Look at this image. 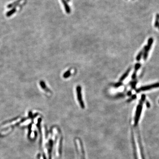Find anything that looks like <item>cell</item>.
I'll return each mask as SVG.
<instances>
[{"label": "cell", "instance_id": "obj_1", "mask_svg": "<svg viewBox=\"0 0 159 159\" xmlns=\"http://www.w3.org/2000/svg\"><path fill=\"white\" fill-rule=\"evenodd\" d=\"M146 96L145 95L143 94L141 96V99L140 100L139 103L136 108L135 114L134 117V126L135 127H137L138 125V123L140 121V118L142 113V109H143V103L145 100Z\"/></svg>", "mask_w": 159, "mask_h": 159}, {"label": "cell", "instance_id": "obj_2", "mask_svg": "<svg viewBox=\"0 0 159 159\" xmlns=\"http://www.w3.org/2000/svg\"><path fill=\"white\" fill-rule=\"evenodd\" d=\"M75 143L77 148L76 149L79 155L80 159H85L84 147L81 140L79 138H76L75 139Z\"/></svg>", "mask_w": 159, "mask_h": 159}, {"label": "cell", "instance_id": "obj_3", "mask_svg": "<svg viewBox=\"0 0 159 159\" xmlns=\"http://www.w3.org/2000/svg\"><path fill=\"white\" fill-rule=\"evenodd\" d=\"M153 38H149L148 41L147 45L144 48V54H143V59L144 60H146L148 56V53L152 45H153Z\"/></svg>", "mask_w": 159, "mask_h": 159}, {"label": "cell", "instance_id": "obj_4", "mask_svg": "<svg viewBox=\"0 0 159 159\" xmlns=\"http://www.w3.org/2000/svg\"><path fill=\"white\" fill-rule=\"evenodd\" d=\"M76 92H77V95L78 97V100L80 107L84 109L85 108V105L84 104V101L83 100L82 95L81 87L80 85L77 87L76 88Z\"/></svg>", "mask_w": 159, "mask_h": 159}, {"label": "cell", "instance_id": "obj_5", "mask_svg": "<svg viewBox=\"0 0 159 159\" xmlns=\"http://www.w3.org/2000/svg\"><path fill=\"white\" fill-rule=\"evenodd\" d=\"M159 87V83H156L154 84H152L150 85H146V86H142L138 90H137L136 92L137 93H139L142 91H145L149 90L153 88H157Z\"/></svg>", "mask_w": 159, "mask_h": 159}, {"label": "cell", "instance_id": "obj_6", "mask_svg": "<svg viewBox=\"0 0 159 159\" xmlns=\"http://www.w3.org/2000/svg\"><path fill=\"white\" fill-rule=\"evenodd\" d=\"M62 0V1L63 2V4L64 6V9H65V10L66 11V13H68V14L70 13L71 9H70V8L69 7V4L67 3L66 0Z\"/></svg>", "mask_w": 159, "mask_h": 159}, {"label": "cell", "instance_id": "obj_7", "mask_svg": "<svg viewBox=\"0 0 159 159\" xmlns=\"http://www.w3.org/2000/svg\"><path fill=\"white\" fill-rule=\"evenodd\" d=\"M48 148V153H49V159H51V153L52 148L53 146V142L52 140L49 141V144Z\"/></svg>", "mask_w": 159, "mask_h": 159}, {"label": "cell", "instance_id": "obj_8", "mask_svg": "<svg viewBox=\"0 0 159 159\" xmlns=\"http://www.w3.org/2000/svg\"><path fill=\"white\" fill-rule=\"evenodd\" d=\"M40 85L41 88H42V89H43L45 91H46V92H48V93H51V91L50 90L49 88H48L47 86H46L45 82L43 80H41L40 81Z\"/></svg>", "mask_w": 159, "mask_h": 159}, {"label": "cell", "instance_id": "obj_9", "mask_svg": "<svg viewBox=\"0 0 159 159\" xmlns=\"http://www.w3.org/2000/svg\"><path fill=\"white\" fill-rule=\"evenodd\" d=\"M131 69L130 68H129V69H128L126 72H125V73L123 74V75L122 76V77H121L120 79H119V81L122 82L124 80L127 78L128 76L129 75V73L130 71H131Z\"/></svg>", "mask_w": 159, "mask_h": 159}, {"label": "cell", "instance_id": "obj_10", "mask_svg": "<svg viewBox=\"0 0 159 159\" xmlns=\"http://www.w3.org/2000/svg\"><path fill=\"white\" fill-rule=\"evenodd\" d=\"M16 9H15V8H13V9H11V10L9 11V12H8L6 13V16L7 17H9L10 16L12 15H13L14 13H15L16 12Z\"/></svg>", "mask_w": 159, "mask_h": 159}, {"label": "cell", "instance_id": "obj_11", "mask_svg": "<svg viewBox=\"0 0 159 159\" xmlns=\"http://www.w3.org/2000/svg\"><path fill=\"white\" fill-rule=\"evenodd\" d=\"M144 49H143L138 54V55L137 56V57H136V60L137 61H139L141 60V59L142 58V57L144 54Z\"/></svg>", "mask_w": 159, "mask_h": 159}, {"label": "cell", "instance_id": "obj_12", "mask_svg": "<svg viewBox=\"0 0 159 159\" xmlns=\"http://www.w3.org/2000/svg\"><path fill=\"white\" fill-rule=\"evenodd\" d=\"M70 75H71V71H70V70H67L66 72H65L64 73V74L63 75V77L65 79H66V78H69L70 76Z\"/></svg>", "mask_w": 159, "mask_h": 159}, {"label": "cell", "instance_id": "obj_13", "mask_svg": "<svg viewBox=\"0 0 159 159\" xmlns=\"http://www.w3.org/2000/svg\"><path fill=\"white\" fill-rule=\"evenodd\" d=\"M159 24V14L157 13L156 15V19H155V24L154 26L155 27H157Z\"/></svg>", "mask_w": 159, "mask_h": 159}, {"label": "cell", "instance_id": "obj_14", "mask_svg": "<svg viewBox=\"0 0 159 159\" xmlns=\"http://www.w3.org/2000/svg\"><path fill=\"white\" fill-rule=\"evenodd\" d=\"M20 1V0H18L16 2L13 3L12 4H9L8 5V8H12L13 7L15 6L16 5H17V4H19V3Z\"/></svg>", "mask_w": 159, "mask_h": 159}, {"label": "cell", "instance_id": "obj_15", "mask_svg": "<svg viewBox=\"0 0 159 159\" xmlns=\"http://www.w3.org/2000/svg\"><path fill=\"white\" fill-rule=\"evenodd\" d=\"M123 85V83L122 82H118V83H116L115 84H114V87L115 88H118L120 86H122Z\"/></svg>", "mask_w": 159, "mask_h": 159}, {"label": "cell", "instance_id": "obj_16", "mask_svg": "<svg viewBox=\"0 0 159 159\" xmlns=\"http://www.w3.org/2000/svg\"><path fill=\"white\" fill-rule=\"evenodd\" d=\"M141 65V64H140L139 63H136V64L135 65V67H134V68H135V71H134L137 72L138 70L139 69H140Z\"/></svg>", "mask_w": 159, "mask_h": 159}, {"label": "cell", "instance_id": "obj_17", "mask_svg": "<svg viewBox=\"0 0 159 159\" xmlns=\"http://www.w3.org/2000/svg\"><path fill=\"white\" fill-rule=\"evenodd\" d=\"M137 98V96L136 95H133L129 99V100H128V102H130V101H132L133 99H135Z\"/></svg>", "mask_w": 159, "mask_h": 159}, {"label": "cell", "instance_id": "obj_18", "mask_svg": "<svg viewBox=\"0 0 159 159\" xmlns=\"http://www.w3.org/2000/svg\"><path fill=\"white\" fill-rule=\"evenodd\" d=\"M136 84V82H133V83H131V86L133 89L135 88Z\"/></svg>", "mask_w": 159, "mask_h": 159}, {"label": "cell", "instance_id": "obj_19", "mask_svg": "<svg viewBox=\"0 0 159 159\" xmlns=\"http://www.w3.org/2000/svg\"><path fill=\"white\" fill-rule=\"evenodd\" d=\"M12 121H13V120H9V121H6L5 122H4V123H2V124H1V125H0V127H1L2 126H3V125H5V124H6L7 123H10V122H12Z\"/></svg>", "mask_w": 159, "mask_h": 159}, {"label": "cell", "instance_id": "obj_20", "mask_svg": "<svg viewBox=\"0 0 159 159\" xmlns=\"http://www.w3.org/2000/svg\"><path fill=\"white\" fill-rule=\"evenodd\" d=\"M146 106H147V108H149L150 107V103H149L148 102V101H147V102H146Z\"/></svg>", "mask_w": 159, "mask_h": 159}, {"label": "cell", "instance_id": "obj_21", "mask_svg": "<svg viewBox=\"0 0 159 159\" xmlns=\"http://www.w3.org/2000/svg\"><path fill=\"white\" fill-rule=\"evenodd\" d=\"M131 94H132V93H131V91H129L127 93V95L129 96H130Z\"/></svg>", "mask_w": 159, "mask_h": 159}, {"label": "cell", "instance_id": "obj_22", "mask_svg": "<svg viewBox=\"0 0 159 159\" xmlns=\"http://www.w3.org/2000/svg\"><path fill=\"white\" fill-rule=\"evenodd\" d=\"M37 158L38 159H40V155L39 154L38 155V156H37Z\"/></svg>", "mask_w": 159, "mask_h": 159}, {"label": "cell", "instance_id": "obj_23", "mask_svg": "<svg viewBox=\"0 0 159 159\" xmlns=\"http://www.w3.org/2000/svg\"><path fill=\"white\" fill-rule=\"evenodd\" d=\"M158 28H159V25H158Z\"/></svg>", "mask_w": 159, "mask_h": 159}, {"label": "cell", "instance_id": "obj_24", "mask_svg": "<svg viewBox=\"0 0 159 159\" xmlns=\"http://www.w3.org/2000/svg\"><path fill=\"white\" fill-rule=\"evenodd\" d=\"M68 0V1H69V0Z\"/></svg>", "mask_w": 159, "mask_h": 159}, {"label": "cell", "instance_id": "obj_25", "mask_svg": "<svg viewBox=\"0 0 159 159\" xmlns=\"http://www.w3.org/2000/svg\"></svg>", "mask_w": 159, "mask_h": 159}]
</instances>
